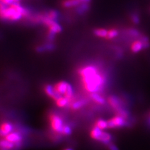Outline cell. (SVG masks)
<instances>
[{"instance_id": "1", "label": "cell", "mask_w": 150, "mask_h": 150, "mask_svg": "<svg viewBox=\"0 0 150 150\" xmlns=\"http://www.w3.org/2000/svg\"><path fill=\"white\" fill-rule=\"evenodd\" d=\"M78 73L81 78L83 86L86 91L94 93L102 90L105 83V77L95 66H85L79 69Z\"/></svg>"}, {"instance_id": "2", "label": "cell", "mask_w": 150, "mask_h": 150, "mask_svg": "<svg viewBox=\"0 0 150 150\" xmlns=\"http://www.w3.org/2000/svg\"><path fill=\"white\" fill-rule=\"evenodd\" d=\"M0 15L2 20H8L15 21L20 20L23 17L16 9L11 6H7V5L2 3H1L0 5Z\"/></svg>"}, {"instance_id": "3", "label": "cell", "mask_w": 150, "mask_h": 150, "mask_svg": "<svg viewBox=\"0 0 150 150\" xmlns=\"http://www.w3.org/2000/svg\"><path fill=\"white\" fill-rule=\"evenodd\" d=\"M90 137L93 139L98 141V142H100L107 145L110 143L112 139L110 134L104 132V131H102V129L98 128L95 126L91 130Z\"/></svg>"}, {"instance_id": "4", "label": "cell", "mask_w": 150, "mask_h": 150, "mask_svg": "<svg viewBox=\"0 0 150 150\" xmlns=\"http://www.w3.org/2000/svg\"><path fill=\"white\" fill-rule=\"evenodd\" d=\"M131 121L127 120L120 116L116 115L110 119L107 122L108 128L116 129L123 128L125 126H130L131 123Z\"/></svg>"}, {"instance_id": "5", "label": "cell", "mask_w": 150, "mask_h": 150, "mask_svg": "<svg viewBox=\"0 0 150 150\" xmlns=\"http://www.w3.org/2000/svg\"><path fill=\"white\" fill-rule=\"evenodd\" d=\"M42 23L45 24L48 28L49 31L53 33L54 34L59 33L62 31V27L59 25L55 20H51L47 16H41Z\"/></svg>"}, {"instance_id": "6", "label": "cell", "mask_w": 150, "mask_h": 150, "mask_svg": "<svg viewBox=\"0 0 150 150\" xmlns=\"http://www.w3.org/2000/svg\"><path fill=\"white\" fill-rule=\"evenodd\" d=\"M49 120L50 122L51 129L55 131V132L61 134L64 125L62 118L57 115L51 114L49 116Z\"/></svg>"}, {"instance_id": "7", "label": "cell", "mask_w": 150, "mask_h": 150, "mask_svg": "<svg viewBox=\"0 0 150 150\" xmlns=\"http://www.w3.org/2000/svg\"><path fill=\"white\" fill-rule=\"evenodd\" d=\"M4 139L9 141L11 143H13L15 144V146L17 145V146H20L21 144V142L22 141V137L21 135L18 133V132H14V133H11L6 135L5 137H4Z\"/></svg>"}, {"instance_id": "8", "label": "cell", "mask_w": 150, "mask_h": 150, "mask_svg": "<svg viewBox=\"0 0 150 150\" xmlns=\"http://www.w3.org/2000/svg\"><path fill=\"white\" fill-rule=\"evenodd\" d=\"M45 91L47 95L55 101L56 100H58L59 98L63 96L59 95V94L56 91L54 87L52 85H51V84H48V85H46L45 86Z\"/></svg>"}, {"instance_id": "9", "label": "cell", "mask_w": 150, "mask_h": 150, "mask_svg": "<svg viewBox=\"0 0 150 150\" xmlns=\"http://www.w3.org/2000/svg\"><path fill=\"white\" fill-rule=\"evenodd\" d=\"M68 84L69 83H68L67 82L62 81L56 83L54 86V87L56 91L57 92L59 95L64 96L66 91L67 90Z\"/></svg>"}, {"instance_id": "10", "label": "cell", "mask_w": 150, "mask_h": 150, "mask_svg": "<svg viewBox=\"0 0 150 150\" xmlns=\"http://www.w3.org/2000/svg\"><path fill=\"white\" fill-rule=\"evenodd\" d=\"M108 102L110 105L115 111L120 108L123 107L121 101L118 98H117L116 96H111L108 98Z\"/></svg>"}, {"instance_id": "11", "label": "cell", "mask_w": 150, "mask_h": 150, "mask_svg": "<svg viewBox=\"0 0 150 150\" xmlns=\"http://www.w3.org/2000/svg\"><path fill=\"white\" fill-rule=\"evenodd\" d=\"M13 129V126L11 123L8 122H4L2 123L1 126V131L0 134L2 137H5L6 135L11 133Z\"/></svg>"}, {"instance_id": "12", "label": "cell", "mask_w": 150, "mask_h": 150, "mask_svg": "<svg viewBox=\"0 0 150 150\" xmlns=\"http://www.w3.org/2000/svg\"><path fill=\"white\" fill-rule=\"evenodd\" d=\"M144 50V45L140 40H135L131 45V50L134 53H137Z\"/></svg>"}, {"instance_id": "13", "label": "cell", "mask_w": 150, "mask_h": 150, "mask_svg": "<svg viewBox=\"0 0 150 150\" xmlns=\"http://www.w3.org/2000/svg\"><path fill=\"white\" fill-rule=\"evenodd\" d=\"M9 6H11L12 7L16 9L18 12H20L21 14L23 17L28 16V15H29V12H28L27 9H26L25 8H23L19 3H13Z\"/></svg>"}, {"instance_id": "14", "label": "cell", "mask_w": 150, "mask_h": 150, "mask_svg": "<svg viewBox=\"0 0 150 150\" xmlns=\"http://www.w3.org/2000/svg\"><path fill=\"white\" fill-rule=\"evenodd\" d=\"M80 3V0H64L62 2V6L66 8H69L79 5Z\"/></svg>"}, {"instance_id": "15", "label": "cell", "mask_w": 150, "mask_h": 150, "mask_svg": "<svg viewBox=\"0 0 150 150\" xmlns=\"http://www.w3.org/2000/svg\"><path fill=\"white\" fill-rule=\"evenodd\" d=\"M91 99L93 100L95 103H98L99 105H104L106 103V100L102 96L100 95L98 93H91L90 95Z\"/></svg>"}, {"instance_id": "16", "label": "cell", "mask_w": 150, "mask_h": 150, "mask_svg": "<svg viewBox=\"0 0 150 150\" xmlns=\"http://www.w3.org/2000/svg\"><path fill=\"white\" fill-rule=\"evenodd\" d=\"M56 105H57L59 108H64L65 106H67L68 105H69V103H70L69 100H68V98H67L64 96H62L59 98L58 100H56Z\"/></svg>"}, {"instance_id": "17", "label": "cell", "mask_w": 150, "mask_h": 150, "mask_svg": "<svg viewBox=\"0 0 150 150\" xmlns=\"http://www.w3.org/2000/svg\"><path fill=\"white\" fill-rule=\"evenodd\" d=\"M108 31L105 28H97L94 31V34L97 37L102 38H106L108 35Z\"/></svg>"}, {"instance_id": "18", "label": "cell", "mask_w": 150, "mask_h": 150, "mask_svg": "<svg viewBox=\"0 0 150 150\" xmlns=\"http://www.w3.org/2000/svg\"><path fill=\"white\" fill-rule=\"evenodd\" d=\"M86 101L84 100H77L76 101H74L72 104L71 105V109L73 110H77L81 108L85 105Z\"/></svg>"}, {"instance_id": "19", "label": "cell", "mask_w": 150, "mask_h": 150, "mask_svg": "<svg viewBox=\"0 0 150 150\" xmlns=\"http://www.w3.org/2000/svg\"><path fill=\"white\" fill-rule=\"evenodd\" d=\"M15 146V144L11 143L6 139H2L1 141V147L4 149H11Z\"/></svg>"}, {"instance_id": "20", "label": "cell", "mask_w": 150, "mask_h": 150, "mask_svg": "<svg viewBox=\"0 0 150 150\" xmlns=\"http://www.w3.org/2000/svg\"><path fill=\"white\" fill-rule=\"evenodd\" d=\"M118 34H119V32L118 30L115 29V28H111V29L108 31V35L106 39L107 40L113 39L116 36H118Z\"/></svg>"}, {"instance_id": "21", "label": "cell", "mask_w": 150, "mask_h": 150, "mask_svg": "<svg viewBox=\"0 0 150 150\" xmlns=\"http://www.w3.org/2000/svg\"><path fill=\"white\" fill-rule=\"evenodd\" d=\"M95 126H96V127L101 129H105L106 128H108V122L104 120L101 119L98 120L96 121Z\"/></svg>"}, {"instance_id": "22", "label": "cell", "mask_w": 150, "mask_h": 150, "mask_svg": "<svg viewBox=\"0 0 150 150\" xmlns=\"http://www.w3.org/2000/svg\"><path fill=\"white\" fill-rule=\"evenodd\" d=\"M73 95H74L73 88V87H72L71 84H69L68 88H67V91H66L64 95L63 96L68 98V99L70 101H71V100L73 99Z\"/></svg>"}, {"instance_id": "23", "label": "cell", "mask_w": 150, "mask_h": 150, "mask_svg": "<svg viewBox=\"0 0 150 150\" xmlns=\"http://www.w3.org/2000/svg\"><path fill=\"white\" fill-rule=\"evenodd\" d=\"M128 34L132 36L133 38H139L142 36V35H141L140 32L139 31H138L136 29H134V28H130V29H129L128 30Z\"/></svg>"}, {"instance_id": "24", "label": "cell", "mask_w": 150, "mask_h": 150, "mask_svg": "<svg viewBox=\"0 0 150 150\" xmlns=\"http://www.w3.org/2000/svg\"><path fill=\"white\" fill-rule=\"evenodd\" d=\"M71 133H72V129H71V126L68 125H64L63 128V129L62 131V133H61V134L68 136L71 134Z\"/></svg>"}, {"instance_id": "25", "label": "cell", "mask_w": 150, "mask_h": 150, "mask_svg": "<svg viewBox=\"0 0 150 150\" xmlns=\"http://www.w3.org/2000/svg\"><path fill=\"white\" fill-rule=\"evenodd\" d=\"M46 16L49 18L50 19H51V20H56L58 17V13L55 10H51L46 14Z\"/></svg>"}, {"instance_id": "26", "label": "cell", "mask_w": 150, "mask_h": 150, "mask_svg": "<svg viewBox=\"0 0 150 150\" xmlns=\"http://www.w3.org/2000/svg\"><path fill=\"white\" fill-rule=\"evenodd\" d=\"M131 20L132 21L134 24L138 25L140 22V18L138 14H133L131 16Z\"/></svg>"}, {"instance_id": "27", "label": "cell", "mask_w": 150, "mask_h": 150, "mask_svg": "<svg viewBox=\"0 0 150 150\" xmlns=\"http://www.w3.org/2000/svg\"><path fill=\"white\" fill-rule=\"evenodd\" d=\"M146 125L148 129L150 130V111L148 112V113L146 117Z\"/></svg>"}, {"instance_id": "28", "label": "cell", "mask_w": 150, "mask_h": 150, "mask_svg": "<svg viewBox=\"0 0 150 150\" xmlns=\"http://www.w3.org/2000/svg\"><path fill=\"white\" fill-rule=\"evenodd\" d=\"M108 147L109 150H119L118 148L117 147L115 144H112L111 143L108 144Z\"/></svg>"}, {"instance_id": "29", "label": "cell", "mask_w": 150, "mask_h": 150, "mask_svg": "<svg viewBox=\"0 0 150 150\" xmlns=\"http://www.w3.org/2000/svg\"><path fill=\"white\" fill-rule=\"evenodd\" d=\"M80 1H81V2H83V3H86L90 2V0H80Z\"/></svg>"}, {"instance_id": "30", "label": "cell", "mask_w": 150, "mask_h": 150, "mask_svg": "<svg viewBox=\"0 0 150 150\" xmlns=\"http://www.w3.org/2000/svg\"><path fill=\"white\" fill-rule=\"evenodd\" d=\"M64 150H73V149H71V148H67V149H65Z\"/></svg>"}]
</instances>
